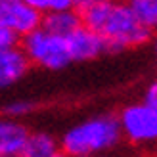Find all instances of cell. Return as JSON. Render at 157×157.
I'll return each mask as SVG.
<instances>
[{
    "mask_svg": "<svg viewBox=\"0 0 157 157\" xmlns=\"http://www.w3.org/2000/svg\"><path fill=\"white\" fill-rule=\"evenodd\" d=\"M27 134L29 130L19 119L0 115V157H17Z\"/></svg>",
    "mask_w": 157,
    "mask_h": 157,
    "instance_id": "ba28073f",
    "label": "cell"
},
{
    "mask_svg": "<svg viewBox=\"0 0 157 157\" xmlns=\"http://www.w3.org/2000/svg\"><path fill=\"white\" fill-rule=\"evenodd\" d=\"M38 13H50V12H63V10H75L78 0H23Z\"/></svg>",
    "mask_w": 157,
    "mask_h": 157,
    "instance_id": "7c38bea8",
    "label": "cell"
},
{
    "mask_svg": "<svg viewBox=\"0 0 157 157\" xmlns=\"http://www.w3.org/2000/svg\"><path fill=\"white\" fill-rule=\"evenodd\" d=\"M35 109V104L29 100H13L4 107V115L12 117V119H19V117H25Z\"/></svg>",
    "mask_w": 157,
    "mask_h": 157,
    "instance_id": "4fadbf2b",
    "label": "cell"
},
{
    "mask_svg": "<svg viewBox=\"0 0 157 157\" xmlns=\"http://www.w3.org/2000/svg\"><path fill=\"white\" fill-rule=\"evenodd\" d=\"M127 6L134 13V17L147 29L157 25V0H128Z\"/></svg>",
    "mask_w": 157,
    "mask_h": 157,
    "instance_id": "8fae6325",
    "label": "cell"
},
{
    "mask_svg": "<svg viewBox=\"0 0 157 157\" xmlns=\"http://www.w3.org/2000/svg\"><path fill=\"white\" fill-rule=\"evenodd\" d=\"M65 42H67L71 61H88L107 52L101 36H98L94 31L86 29L82 23L69 35H65Z\"/></svg>",
    "mask_w": 157,
    "mask_h": 157,
    "instance_id": "8992f818",
    "label": "cell"
},
{
    "mask_svg": "<svg viewBox=\"0 0 157 157\" xmlns=\"http://www.w3.org/2000/svg\"><path fill=\"white\" fill-rule=\"evenodd\" d=\"M94 157H107V155H94Z\"/></svg>",
    "mask_w": 157,
    "mask_h": 157,
    "instance_id": "e0dca14e",
    "label": "cell"
},
{
    "mask_svg": "<svg viewBox=\"0 0 157 157\" xmlns=\"http://www.w3.org/2000/svg\"><path fill=\"white\" fill-rule=\"evenodd\" d=\"M121 127L115 115H96L71 127L61 136V150L71 157H94L121 142Z\"/></svg>",
    "mask_w": 157,
    "mask_h": 157,
    "instance_id": "7a4b0ae2",
    "label": "cell"
},
{
    "mask_svg": "<svg viewBox=\"0 0 157 157\" xmlns=\"http://www.w3.org/2000/svg\"><path fill=\"white\" fill-rule=\"evenodd\" d=\"M58 153V142L48 132H29L17 157H52Z\"/></svg>",
    "mask_w": 157,
    "mask_h": 157,
    "instance_id": "9c48e42d",
    "label": "cell"
},
{
    "mask_svg": "<svg viewBox=\"0 0 157 157\" xmlns=\"http://www.w3.org/2000/svg\"><path fill=\"white\" fill-rule=\"evenodd\" d=\"M52 157H71V155H67V153H63V151H58V153H54Z\"/></svg>",
    "mask_w": 157,
    "mask_h": 157,
    "instance_id": "9a60e30c",
    "label": "cell"
},
{
    "mask_svg": "<svg viewBox=\"0 0 157 157\" xmlns=\"http://www.w3.org/2000/svg\"><path fill=\"white\" fill-rule=\"evenodd\" d=\"M12 46H17V36L12 35L10 31H6V29L0 27V52L12 48Z\"/></svg>",
    "mask_w": 157,
    "mask_h": 157,
    "instance_id": "5bb4252c",
    "label": "cell"
},
{
    "mask_svg": "<svg viewBox=\"0 0 157 157\" xmlns=\"http://www.w3.org/2000/svg\"><path fill=\"white\" fill-rule=\"evenodd\" d=\"M117 119L121 134L132 144H150L157 138V105L142 100L140 104L127 105Z\"/></svg>",
    "mask_w": 157,
    "mask_h": 157,
    "instance_id": "277c9868",
    "label": "cell"
},
{
    "mask_svg": "<svg viewBox=\"0 0 157 157\" xmlns=\"http://www.w3.org/2000/svg\"><path fill=\"white\" fill-rule=\"evenodd\" d=\"M81 25V15L77 10H63V12H50L44 13V17L40 21V27L50 31L54 35L65 36L71 31H75Z\"/></svg>",
    "mask_w": 157,
    "mask_h": 157,
    "instance_id": "30bf717a",
    "label": "cell"
},
{
    "mask_svg": "<svg viewBox=\"0 0 157 157\" xmlns=\"http://www.w3.org/2000/svg\"><path fill=\"white\" fill-rule=\"evenodd\" d=\"M81 23L105 42L107 50L142 46L151 38V29L142 25L127 4L117 0H94L81 4Z\"/></svg>",
    "mask_w": 157,
    "mask_h": 157,
    "instance_id": "6da1fadb",
    "label": "cell"
},
{
    "mask_svg": "<svg viewBox=\"0 0 157 157\" xmlns=\"http://www.w3.org/2000/svg\"><path fill=\"white\" fill-rule=\"evenodd\" d=\"M21 50L27 56L29 63H35L44 69H52V71L63 69L71 63L65 36L54 35L42 27H38L33 33L23 36Z\"/></svg>",
    "mask_w": 157,
    "mask_h": 157,
    "instance_id": "3957f363",
    "label": "cell"
},
{
    "mask_svg": "<svg viewBox=\"0 0 157 157\" xmlns=\"http://www.w3.org/2000/svg\"><path fill=\"white\" fill-rule=\"evenodd\" d=\"M84 2H94V0H78V4H84Z\"/></svg>",
    "mask_w": 157,
    "mask_h": 157,
    "instance_id": "2e32d148",
    "label": "cell"
},
{
    "mask_svg": "<svg viewBox=\"0 0 157 157\" xmlns=\"http://www.w3.org/2000/svg\"><path fill=\"white\" fill-rule=\"evenodd\" d=\"M42 13L23 0H0V27L15 36H25L40 27Z\"/></svg>",
    "mask_w": 157,
    "mask_h": 157,
    "instance_id": "5b68a950",
    "label": "cell"
},
{
    "mask_svg": "<svg viewBox=\"0 0 157 157\" xmlns=\"http://www.w3.org/2000/svg\"><path fill=\"white\" fill-rule=\"evenodd\" d=\"M29 59L21 48L12 46L0 52V88L19 82L29 71Z\"/></svg>",
    "mask_w": 157,
    "mask_h": 157,
    "instance_id": "52a82bcc",
    "label": "cell"
}]
</instances>
